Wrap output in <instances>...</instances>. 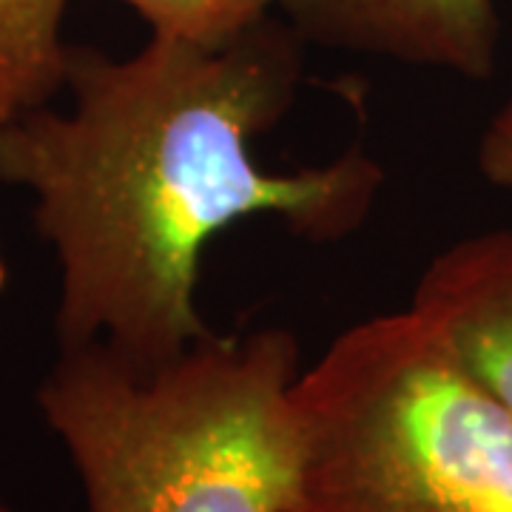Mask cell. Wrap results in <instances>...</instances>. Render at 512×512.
Instances as JSON below:
<instances>
[{
	"label": "cell",
	"instance_id": "6da1fadb",
	"mask_svg": "<svg viewBox=\"0 0 512 512\" xmlns=\"http://www.w3.org/2000/svg\"><path fill=\"white\" fill-rule=\"evenodd\" d=\"M302 43L265 18L217 49L157 35L131 57L69 46V109L0 126V183L32 197L55 251L60 348L160 362L211 336L202 254L239 220L276 217L311 242L362 228L384 185L362 148L296 171L254 154L296 100Z\"/></svg>",
	"mask_w": 512,
	"mask_h": 512
},
{
	"label": "cell",
	"instance_id": "7a4b0ae2",
	"mask_svg": "<svg viewBox=\"0 0 512 512\" xmlns=\"http://www.w3.org/2000/svg\"><path fill=\"white\" fill-rule=\"evenodd\" d=\"M299 373L285 328L211 333L160 362L92 342L60 348L37 410L86 512H285Z\"/></svg>",
	"mask_w": 512,
	"mask_h": 512
},
{
	"label": "cell",
	"instance_id": "3957f363",
	"mask_svg": "<svg viewBox=\"0 0 512 512\" xmlns=\"http://www.w3.org/2000/svg\"><path fill=\"white\" fill-rule=\"evenodd\" d=\"M293 444L285 512H512V410L416 308L302 367Z\"/></svg>",
	"mask_w": 512,
	"mask_h": 512
},
{
	"label": "cell",
	"instance_id": "277c9868",
	"mask_svg": "<svg viewBox=\"0 0 512 512\" xmlns=\"http://www.w3.org/2000/svg\"><path fill=\"white\" fill-rule=\"evenodd\" d=\"M302 40L390 57L467 80L493 77L501 23L495 0H274Z\"/></svg>",
	"mask_w": 512,
	"mask_h": 512
},
{
	"label": "cell",
	"instance_id": "5b68a950",
	"mask_svg": "<svg viewBox=\"0 0 512 512\" xmlns=\"http://www.w3.org/2000/svg\"><path fill=\"white\" fill-rule=\"evenodd\" d=\"M410 308L512 410V228L470 234L433 256Z\"/></svg>",
	"mask_w": 512,
	"mask_h": 512
},
{
	"label": "cell",
	"instance_id": "8992f818",
	"mask_svg": "<svg viewBox=\"0 0 512 512\" xmlns=\"http://www.w3.org/2000/svg\"><path fill=\"white\" fill-rule=\"evenodd\" d=\"M66 0H0V126L63 92Z\"/></svg>",
	"mask_w": 512,
	"mask_h": 512
},
{
	"label": "cell",
	"instance_id": "52a82bcc",
	"mask_svg": "<svg viewBox=\"0 0 512 512\" xmlns=\"http://www.w3.org/2000/svg\"><path fill=\"white\" fill-rule=\"evenodd\" d=\"M151 26V35L217 49L271 18L274 0H117Z\"/></svg>",
	"mask_w": 512,
	"mask_h": 512
},
{
	"label": "cell",
	"instance_id": "ba28073f",
	"mask_svg": "<svg viewBox=\"0 0 512 512\" xmlns=\"http://www.w3.org/2000/svg\"><path fill=\"white\" fill-rule=\"evenodd\" d=\"M478 171L512 194V97L495 111L478 140Z\"/></svg>",
	"mask_w": 512,
	"mask_h": 512
},
{
	"label": "cell",
	"instance_id": "9c48e42d",
	"mask_svg": "<svg viewBox=\"0 0 512 512\" xmlns=\"http://www.w3.org/2000/svg\"><path fill=\"white\" fill-rule=\"evenodd\" d=\"M0 512H18L15 507H12V501H9L3 493H0Z\"/></svg>",
	"mask_w": 512,
	"mask_h": 512
},
{
	"label": "cell",
	"instance_id": "30bf717a",
	"mask_svg": "<svg viewBox=\"0 0 512 512\" xmlns=\"http://www.w3.org/2000/svg\"><path fill=\"white\" fill-rule=\"evenodd\" d=\"M6 288V262H3V254H0V291Z\"/></svg>",
	"mask_w": 512,
	"mask_h": 512
}]
</instances>
